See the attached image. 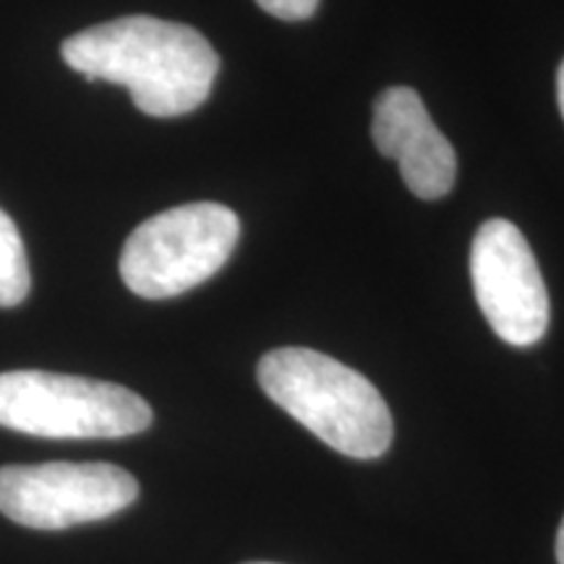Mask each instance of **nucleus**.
<instances>
[{
    "label": "nucleus",
    "mask_w": 564,
    "mask_h": 564,
    "mask_svg": "<svg viewBox=\"0 0 564 564\" xmlns=\"http://www.w3.org/2000/svg\"><path fill=\"white\" fill-rule=\"evenodd\" d=\"M63 61L89 82L121 84L152 118H175L207 102L220 55L194 26L154 17H123L76 32Z\"/></svg>",
    "instance_id": "f257e3e1"
},
{
    "label": "nucleus",
    "mask_w": 564,
    "mask_h": 564,
    "mask_svg": "<svg viewBox=\"0 0 564 564\" xmlns=\"http://www.w3.org/2000/svg\"><path fill=\"white\" fill-rule=\"evenodd\" d=\"M259 384L337 453L373 460L392 444V413L364 373L312 348H278L259 361Z\"/></svg>",
    "instance_id": "f03ea898"
},
{
    "label": "nucleus",
    "mask_w": 564,
    "mask_h": 564,
    "mask_svg": "<svg viewBox=\"0 0 564 564\" xmlns=\"http://www.w3.org/2000/svg\"><path fill=\"white\" fill-rule=\"evenodd\" d=\"M0 426L45 440H121L152 426V408L121 384L21 369L0 373Z\"/></svg>",
    "instance_id": "7ed1b4c3"
},
{
    "label": "nucleus",
    "mask_w": 564,
    "mask_h": 564,
    "mask_svg": "<svg viewBox=\"0 0 564 564\" xmlns=\"http://www.w3.org/2000/svg\"><path fill=\"white\" fill-rule=\"evenodd\" d=\"M238 236L241 220L225 204L194 202L165 209L129 236L121 278L141 299H173L220 272Z\"/></svg>",
    "instance_id": "20e7f679"
},
{
    "label": "nucleus",
    "mask_w": 564,
    "mask_h": 564,
    "mask_svg": "<svg viewBox=\"0 0 564 564\" xmlns=\"http://www.w3.org/2000/svg\"><path fill=\"white\" fill-rule=\"evenodd\" d=\"M139 484L110 463H42L0 468V512L37 531L95 523L131 507Z\"/></svg>",
    "instance_id": "39448f33"
},
{
    "label": "nucleus",
    "mask_w": 564,
    "mask_h": 564,
    "mask_svg": "<svg viewBox=\"0 0 564 564\" xmlns=\"http://www.w3.org/2000/svg\"><path fill=\"white\" fill-rule=\"evenodd\" d=\"M470 280L478 308L499 340L531 348L546 335L552 319L546 282L518 225L494 217L478 228L470 246Z\"/></svg>",
    "instance_id": "423d86ee"
},
{
    "label": "nucleus",
    "mask_w": 564,
    "mask_h": 564,
    "mask_svg": "<svg viewBox=\"0 0 564 564\" xmlns=\"http://www.w3.org/2000/svg\"><path fill=\"white\" fill-rule=\"evenodd\" d=\"M371 139L384 158L398 162L413 196L434 202L453 192L457 154L415 89L390 87L377 97Z\"/></svg>",
    "instance_id": "0eeeda50"
},
{
    "label": "nucleus",
    "mask_w": 564,
    "mask_h": 564,
    "mask_svg": "<svg viewBox=\"0 0 564 564\" xmlns=\"http://www.w3.org/2000/svg\"><path fill=\"white\" fill-rule=\"evenodd\" d=\"M30 262L17 223L0 209V308H13L30 295Z\"/></svg>",
    "instance_id": "6e6552de"
},
{
    "label": "nucleus",
    "mask_w": 564,
    "mask_h": 564,
    "mask_svg": "<svg viewBox=\"0 0 564 564\" xmlns=\"http://www.w3.org/2000/svg\"><path fill=\"white\" fill-rule=\"evenodd\" d=\"M257 6L274 19L303 21L314 17L319 9V0H257Z\"/></svg>",
    "instance_id": "1a4fd4ad"
},
{
    "label": "nucleus",
    "mask_w": 564,
    "mask_h": 564,
    "mask_svg": "<svg viewBox=\"0 0 564 564\" xmlns=\"http://www.w3.org/2000/svg\"><path fill=\"white\" fill-rule=\"evenodd\" d=\"M556 102H560V110L564 118V61H562L560 70H556Z\"/></svg>",
    "instance_id": "9d476101"
},
{
    "label": "nucleus",
    "mask_w": 564,
    "mask_h": 564,
    "mask_svg": "<svg viewBox=\"0 0 564 564\" xmlns=\"http://www.w3.org/2000/svg\"><path fill=\"white\" fill-rule=\"evenodd\" d=\"M556 562L564 564V520L560 525V533H556Z\"/></svg>",
    "instance_id": "9b49d317"
},
{
    "label": "nucleus",
    "mask_w": 564,
    "mask_h": 564,
    "mask_svg": "<svg viewBox=\"0 0 564 564\" xmlns=\"http://www.w3.org/2000/svg\"><path fill=\"white\" fill-rule=\"evenodd\" d=\"M246 564H274V562H246Z\"/></svg>",
    "instance_id": "f8f14e48"
}]
</instances>
